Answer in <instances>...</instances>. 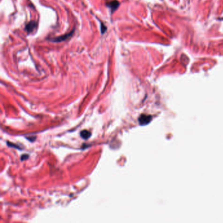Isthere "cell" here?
Listing matches in <instances>:
<instances>
[{
	"label": "cell",
	"instance_id": "1",
	"mask_svg": "<svg viewBox=\"0 0 223 223\" xmlns=\"http://www.w3.org/2000/svg\"><path fill=\"white\" fill-rule=\"evenodd\" d=\"M73 34H74V30H73L72 31H70L68 34H66L64 35H61V36H59V37H55V38H54V39H52L51 41H53V42H56V43H59V42L64 41L68 39L69 38H70Z\"/></svg>",
	"mask_w": 223,
	"mask_h": 223
},
{
	"label": "cell",
	"instance_id": "2",
	"mask_svg": "<svg viewBox=\"0 0 223 223\" xmlns=\"http://www.w3.org/2000/svg\"><path fill=\"white\" fill-rule=\"evenodd\" d=\"M151 120V117L149 115H142L139 118V122L141 125H145L149 123Z\"/></svg>",
	"mask_w": 223,
	"mask_h": 223
},
{
	"label": "cell",
	"instance_id": "3",
	"mask_svg": "<svg viewBox=\"0 0 223 223\" xmlns=\"http://www.w3.org/2000/svg\"><path fill=\"white\" fill-rule=\"evenodd\" d=\"M37 23L35 21H31L26 26V30L28 33L33 32L35 29H36L37 28Z\"/></svg>",
	"mask_w": 223,
	"mask_h": 223
},
{
	"label": "cell",
	"instance_id": "4",
	"mask_svg": "<svg viewBox=\"0 0 223 223\" xmlns=\"http://www.w3.org/2000/svg\"><path fill=\"white\" fill-rule=\"evenodd\" d=\"M119 5H120V3L117 0H113L107 4V5L111 9L112 12H113L114 11H115V10L117 9L118 7H119Z\"/></svg>",
	"mask_w": 223,
	"mask_h": 223
},
{
	"label": "cell",
	"instance_id": "5",
	"mask_svg": "<svg viewBox=\"0 0 223 223\" xmlns=\"http://www.w3.org/2000/svg\"><path fill=\"white\" fill-rule=\"evenodd\" d=\"M80 135H81V137L83 139H84V140H87V139H88V138L91 136V133H90L89 131L85 130L81 131V133H80Z\"/></svg>",
	"mask_w": 223,
	"mask_h": 223
},
{
	"label": "cell",
	"instance_id": "6",
	"mask_svg": "<svg viewBox=\"0 0 223 223\" xmlns=\"http://www.w3.org/2000/svg\"><path fill=\"white\" fill-rule=\"evenodd\" d=\"M100 26H101V31H102V34H103L107 31V27H106L105 24H103L102 22H100Z\"/></svg>",
	"mask_w": 223,
	"mask_h": 223
},
{
	"label": "cell",
	"instance_id": "7",
	"mask_svg": "<svg viewBox=\"0 0 223 223\" xmlns=\"http://www.w3.org/2000/svg\"><path fill=\"white\" fill-rule=\"evenodd\" d=\"M28 157H29L28 155H23V156H22V158H21V160H24L25 159H27Z\"/></svg>",
	"mask_w": 223,
	"mask_h": 223
}]
</instances>
